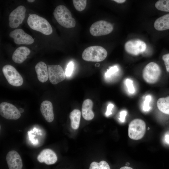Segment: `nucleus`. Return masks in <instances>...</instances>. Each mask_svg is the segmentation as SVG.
I'll return each mask as SVG.
<instances>
[{"label": "nucleus", "mask_w": 169, "mask_h": 169, "mask_svg": "<svg viewBox=\"0 0 169 169\" xmlns=\"http://www.w3.org/2000/svg\"><path fill=\"white\" fill-rule=\"evenodd\" d=\"M53 14L58 23L66 28H74L76 24L75 19L72 17L70 11L64 6L59 5L55 9Z\"/></svg>", "instance_id": "nucleus-1"}, {"label": "nucleus", "mask_w": 169, "mask_h": 169, "mask_svg": "<svg viewBox=\"0 0 169 169\" xmlns=\"http://www.w3.org/2000/svg\"><path fill=\"white\" fill-rule=\"evenodd\" d=\"M27 23L31 29L44 34L49 35L52 33V28L49 22L37 14L30 15L28 18Z\"/></svg>", "instance_id": "nucleus-2"}, {"label": "nucleus", "mask_w": 169, "mask_h": 169, "mask_svg": "<svg viewBox=\"0 0 169 169\" xmlns=\"http://www.w3.org/2000/svg\"><path fill=\"white\" fill-rule=\"evenodd\" d=\"M107 52L103 47L93 46L85 49L82 54L83 59L85 61L92 62H101L106 58Z\"/></svg>", "instance_id": "nucleus-3"}, {"label": "nucleus", "mask_w": 169, "mask_h": 169, "mask_svg": "<svg viewBox=\"0 0 169 169\" xmlns=\"http://www.w3.org/2000/svg\"><path fill=\"white\" fill-rule=\"evenodd\" d=\"M161 74V70L158 64L155 62H151L144 68L142 71V76L146 83L153 84L158 80Z\"/></svg>", "instance_id": "nucleus-4"}, {"label": "nucleus", "mask_w": 169, "mask_h": 169, "mask_svg": "<svg viewBox=\"0 0 169 169\" xmlns=\"http://www.w3.org/2000/svg\"><path fill=\"white\" fill-rule=\"evenodd\" d=\"M145 122L139 119H135L130 123L128 129V135L130 138L138 140L144 136L146 131Z\"/></svg>", "instance_id": "nucleus-5"}, {"label": "nucleus", "mask_w": 169, "mask_h": 169, "mask_svg": "<svg viewBox=\"0 0 169 169\" xmlns=\"http://www.w3.org/2000/svg\"><path fill=\"white\" fill-rule=\"evenodd\" d=\"M2 71L7 81L11 85L18 87L23 84V79L14 67L9 64L6 65L3 67Z\"/></svg>", "instance_id": "nucleus-6"}, {"label": "nucleus", "mask_w": 169, "mask_h": 169, "mask_svg": "<svg viewBox=\"0 0 169 169\" xmlns=\"http://www.w3.org/2000/svg\"><path fill=\"white\" fill-rule=\"evenodd\" d=\"M112 24L104 20L98 21L94 23L90 26V32L94 36H100L108 34L113 30Z\"/></svg>", "instance_id": "nucleus-7"}, {"label": "nucleus", "mask_w": 169, "mask_h": 169, "mask_svg": "<svg viewBox=\"0 0 169 169\" xmlns=\"http://www.w3.org/2000/svg\"><path fill=\"white\" fill-rule=\"evenodd\" d=\"M0 114L2 117L9 120H17L21 115L16 106L7 102H3L0 104Z\"/></svg>", "instance_id": "nucleus-8"}, {"label": "nucleus", "mask_w": 169, "mask_h": 169, "mask_svg": "<svg viewBox=\"0 0 169 169\" xmlns=\"http://www.w3.org/2000/svg\"><path fill=\"white\" fill-rule=\"evenodd\" d=\"M26 9L23 6H19L10 13L9 16V26L12 28L18 27L23 21Z\"/></svg>", "instance_id": "nucleus-9"}, {"label": "nucleus", "mask_w": 169, "mask_h": 169, "mask_svg": "<svg viewBox=\"0 0 169 169\" xmlns=\"http://www.w3.org/2000/svg\"><path fill=\"white\" fill-rule=\"evenodd\" d=\"M49 78L50 82L55 84L64 80L65 73L62 67L59 65H48Z\"/></svg>", "instance_id": "nucleus-10"}, {"label": "nucleus", "mask_w": 169, "mask_h": 169, "mask_svg": "<svg viewBox=\"0 0 169 169\" xmlns=\"http://www.w3.org/2000/svg\"><path fill=\"white\" fill-rule=\"evenodd\" d=\"M146 44L143 41L139 39H134L127 41L125 44V49L128 53L136 55L145 51Z\"/></svg>", "instance_id": "nucleus-11"}, {"label": "nucleus", "mask_w": 169, "mask_h": 169, "mask_svg": "<svg viewBox=\"0 0 169 169\" xmlns=\"http://www.w3.org/2000/svg\"><path fill=\"white\" fill-rule=\"evenodd\" d=\"M9 36L13 38L14 43L18 44H30L34 41L31 36L21 29H16L11 31Z\"/></svg>", "instance_id": "nucleus-12"}, {"label": "nucleus", "mask_w": 169, "mask_h": 169, "mask_svg": "<svg viewBox=\"0 0 169 169\" xmlns=\"http://www.w3.org/2000/svg\"><path fill=\"white\" fill-rule=\"evenodd\" d=\"M6 159L9 169H22L23 165L21 158L15 151H9L6 155Z\"/></svg>", "instance_id": "nucleus-13"}, {"label": "nucleus", "mask_w": 169, "mask_h": 169, "mask_svg": "<svg viewBox=\"0 0 169 169\" xmlns=\"http://www.w3.org/2000/svg\"><path fill=\"white\" fill-rule=\"evenodd\" d=\"M37 159L40 163L44 162L47 165L56 163L57 160L56 154L52 150L46 149L43 150L38 155Z\"/></svg>", "instance_id": "nucleus-14"}, {"label": "nucleus", "mask_w": 169, "mask_h": 169, "mask_svg": "<svg viewBox=\"0 0 169 169\" xmlns=\"http://www.w3.org/2000/svg\"><path fill=\"white\" fill-rule=\"evenodd\" d=\"M40 111L43 116L47 122H51L53 121L54 116L53 106L51 102L48 100L42 102L40 105Z\"/></svg>", "instance_id": "nucleus-15"}, {"label": "nucleus", "mask_w": 169, "mask_h": 169, "mask_svg": "<svg viewBox=\"0 0 169 169\" xmlns=\"http://www.w3.org/2000/svg\"><path fill=\"white\" fill-rule=\"evenodd\" d=\"M30 53V49L27 47L21 46L17 48L13 52L12 58L13 61L18 64H21L27 59Z\"/></svg>", "instance_id": "nucleus-16"}, {"label": "nucleus", "mask_w": 169, "mask_h": 169, "mask_svg": "<svg viewBox=\"0 0 169 169\" xmlns=\"http://www.w3.org/2000/svg\"><path fill=\"white\" fill-rule=\"evenodd\" d=\"M35 70L38 80L42 83L47 81L49 78L48 67L43 62L38 63L35 66Z\"/></svg>", "instance_id": "nucleus-17"}, {"label": "nucleus", "mask_w": 169, "mask_h": 169, "mask_svg": "<svg viewBox=\"0 0 169 169\" xmlns=\"http://www.w3.org/2000/svg\"><path fill=\"white\" fill-rule=\"evenodd\" d=\"M93 105L92 101L90 99L85 100L83 102L82 114L84 118L86 120H90L94 117V114L92 110Z\"/></svg>", "instance_id": "nucleus-18"}, {"label": "nucleus", "mask_w": 169, "mask_h": 169, "mask_svg": "<svg viewBox=\"0 0 169 169\" xmlns=\"http://www.w3.org/2000/svg\"><path fill=\"white\" fill-rule=\"evenodd\" d=\"M154 26L155 29L158 31L169 29V13L157 19L154 22Z\"/></svg>", "instance_id": "nucleus-19"}, {"label": "nucleus", "mask_w": 169, "mask_h": 169, "mask_svg": "<svg viewBox=\"0 0 169 169\" xmlns=\"http://www.w3.org/2000/svg\"><path fill=\"white\" fill-rule=\"evenodd\" d=\"M81 115L80 111L78 109L73 110L70 114L71 127L74 130L77 129L79 127Z\"/></svg>", "instance_id": "nucleus-20"}, {"label": "nucleus", "mask_w": 169, "mask_h": 169, "mask_svg": "<svg viewBox=\"0 0 169 169\" xmlns=\"http://www.w3.org/2000/svg\"><path fill=\"white\" fill-rule=\"evenodd\" d=\"M158 109L162 112L169 115V96L159 98L156 103Z\"/></svg>", "instance_id": "nucleus-21"}, {"label": "nucleus", "mask_w": 169, "mask_h": 169, "mask_svg": "<svg viewBox=\"0 0 169 169\" xmlns=\"http://www.w3.org/2000/svg\"><path fill=\"white\" fill-rule=\"evenodd\" d=\"M155 7L158 10L169 12V0H160L155 4Z\"/></svg>", "instance_id": "nucleus-22"}, {"label": "nucleus", "mask_w": 169, "mask_h": 169, "mask_svg": "<svg viewBox=\"0 0 169 169\" xmlns=\"http://www.w3.org/2000/svg\"><path fill=\"white\" fill-rule=\"evenodd\" d=\"M89 169H110L108 164L105 161H101L99 163L93 161L90 164Z\"/></svg>", "instance_id": "nucleus-23"}, {"label": "nucleus", "mask_w": 169, "mask_h": 169, "mask_svg": "<svg viewBox=\"0 0 169 169\" xmlns=\"http://www.w3.org/2000/svg\"><path fill=\"white\" fill-rule=\"evenodd\" d=\"M72 1L74 8L79 11H83L86 7V0H73Z\"/></svg>", "instance_id": "nucleus-24"}, {"label": "nucleus", "mask_w": 169, "mask_h": 169, "mask_svg": "<svg viewBox=\"0 0 169 169\" xmlns=\"http://www.w3.org/2000/svg\"><path fill=\"white\" fill-rule=\"evenodd\" d=\"M151 100V97L150 95H148L146 96L143 106V110L145 111H148L150 110L151 107L149 103Z\"/></svg>", "instance_id": "nucleus-25"}, {"label": "nucleus", "mask_w": 169, "mask_h": 169, "mask_svg": "<svg viewBox=\"0 0 169 169\" xmlns=\"http://www.w3.org/2000/svg\"><path fill=\"white\" fill-rule=\"evenodd\" d=\"M125 83L129 93L131 94L134 93L135 89L132 80L130 79H127L125 80Z\"/></svg>", "instance_id": "nucleus-26"}, {"label": "nucleus", "mask_w": 169, "mask_h": 169, "mask_svg": "<svg viewBox=\"0 0 169 169\" xmlns=\"http://www.w3.org/2000/svg\"><path fill=\"white\" fill-rule=\"evenodd\" d=\"M119 70L118 67L116 66H114L110 67L109 69H108L105 73V76L106 78L110 77L112 75L114 74Z\"/></svg>", "instance_id": "nucleus-27"}, {"label": "nucleus", "mask_w": 169, "mask_h": 169, "mask_svg": "<svg viewBox=\"0 0 169 169\" xmlns=\"http://www.w3.org/2000/svg\"><path fill=\"white\" fill-rule=\"evenodd\" d=\"M74 67V64L73 62H70L67 65L66 69L65 74L68 77L70 76L72 74Z\"/></svg>", "instance_id": "nucleus-28"}, {"label": "nucleus", "mask_w": 169, "mask_h": 169, "mask_svg": "<svg viewBox=\"0 0 169 169\" xmlns=\"http://www.w3.org/2000/svg\"><path fill=\"white\" fill-rule=\"evenodd\" d=\"M162 59L164 61L166 71L169 72V53L163 55Z\"/></svg>", "instance_id": "nucleus-29"}, {"label": "nucleus", "mask_w": 169, "mask_h": 169, "mask_svg": "<svg viewBox=\"0 0 169 169\" xmlns=\"http://www.w3.org/2000/svg\"><path fill=\"white\" fill-rule=\"evenodd\" d=\"M114 105L112 104H110L107 106V110L105 115L106 116H108L112 114V110L114 107Z\"/></svg>", "instance_id": "nucleus-30"}, {"label": "nucleus", "mask_w": 169, "mask_h": 169, "mask_svg": "<svg viewBox=\"0 0 169 169\" xmlns=\"http://www.w3.org/2000/svg\"><path fill=\"white\" fill-rule=\"evenodd\" d=\"M127 113V111L125 110H122L120 112L119 119L121 122H123L125 121Z\"/></svg>", "instance_id": "nucleus-31"}, {"label": "nucleus", "mask_w": 169, "mask_h": 169, "mask_svg": "<svg viewBox=\"0 0 169 169\" xmlns=\"http://www.w3.org/2000/svg\"><path fill=\"white\" fill-rule=\"evenodd\" d=\"M165 140L166 142L169 144V134L166 135L165 136Z\"/></svg>", "instance_id": "nucleus-32"}, {"label": "nucleus", "mask_w": 169, "mask_h": 169, "mask_svg": "<svg viewBox=\"0 0 169 169\" xmlns=\"http://www.w3.org/2000/svg\"><path fill=\"white\" fill-rule=\"evenodd\" d=\"M113 1L119 3H123L126 1L125 0H114Z\"/></svg>", "instance_id": "nucleus-33"}, {"label": "nucleus", "mask_w": 169, "mask_h": 169, "mask_svg": "<svg viewBox=\"0 0 169 169\" xmlns=\"http://www.w3.org/2000/svg\"><path fill=\"white\" fill-rule=\"evenodd\" d=\"M120 169H133L131 167L127 166H125L120 168Z\"/></svg>", "instance_id": "nucleus-34"}, {"label": "nucleus", "mask_w": 169, "mask_h": 169, "mask_svg": "<svg viewBox=\"0 0 169 169\" xmlns=\"http://www.w3.org/2000/svg\"><path fill=\"white\" fill-rule=\"evenodd\" d=\"M18 110L20 113H23L24 111V109L22 108H19V109H18Z\"/></svg>", "instance_id": "nucleus-35"}, {"label": "nucleus", "mask_w": 169, "mask_h": 169, "mask_svg": "<svg viewBox=\"0 0 169 169\" xmlns=\"http://www.w3.org/2000/svg\"><path fill=\"white\" fill-rule=\"evenodd\" d=\"M27 1L29 2H30V3H32V2H34L35 0H27Z\"/></svg>", "instance_id": "nucleus-36"}, {"label": "nucleus", "mask_w": 169, "mask_h": 169, "mask_svg": "<svg viewBox=\"0 0 169 169\" xmlns=\"http://www.w3.org/2000/svg\"><path fill=\"white\" fill-rule=\"evenodd\" d=\"M129 165V163L128 162H127L126 163V165H128V166Z\"/></svg>", "instance_id": "nucleus-37"}]
</instances>
